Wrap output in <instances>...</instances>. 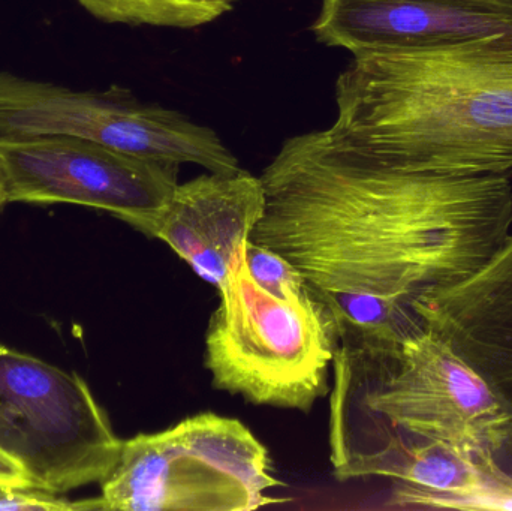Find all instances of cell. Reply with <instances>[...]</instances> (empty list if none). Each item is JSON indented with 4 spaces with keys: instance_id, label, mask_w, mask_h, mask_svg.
I'll list each match as a JSON object with an SVG mask.
<instances>
[{
    "instance_id": "1",
    "label": "cell",
    "mask_w": 512,
    "mask_h": 511,
    "mask_svg": "<svg viewBox=\"0 0 512 511\" xmlns=\"http://www.w3.org/2000/svg\"><path fill=\"white\" fill-rule=\"evenodd\" d=\"M251 242L288 260L322 300L375 297L402 320L433 288L469 278L511 236L507 174L408 173L285 140L261 176Z\"/></svg>"
},
{
    "instance_id": "2",
    "label": "cell",
    "mask_w": 512,
    "mask_h": 511,
    "mask_svg": "<svg viewBox=\"0 0 512 511\" xmlns=\"http://www.w3.org/2000/svg\"><path fill=\"white\" fill-rule=\"evenodd\" d=\"M334 98L330 126L288 140L408 173L512 170V38L354 54Z\"/></svg>"
},
{
    "instance_id": "3",
    "label": "cell",
    "mask_w": 512,
    "mask_h": 511,
    "mask_svg": "<svg viewBox=\"0 0 512 511\" xmlns=\"http://www.w3.org/2000/svg\"><path fill=\"white\" fill-rule=\"evenodd\" d=\"M206 335L213 387L254 405L307 413L328 393L339 345L330 306L304 284L283 294L265 290L249 272L245 246L218 288Z\"/></svg>"
},
{
    "instance_id": "4",
    "label": "cell",
    "mask_w": 512,
    "mask_h": 511,
    "mask_svg": "<svg viewBox=\"0 0 512 511\" xmlns=\"http://www.w3.org/2000/svg\"><path fill=\"white\" fill-rule=\"evenodd\" d=\"M264 444L239 420L204 413L123 440L99 510L251 511L277 503Z\"/></svg>"
},
{
    "instance_id": "5",
    "label": "cell",
    "mask_w": 512,
    "mask_h": 511,
    "mask_svg": "<svg viewBox=\"0 0 512 511\" xmlns=\"http://www.w3.org/2000/svg\"><path fill=\"white\" fill-rule=\"evenodd\" d=\"M122 446L80 375L0 344V455L36 491L101 485Z\"/></svg>"
},
{
    "instance_id": "6",
    "label": "cell",
    "mask_w": 512,
    "mask_h": 511,
    "mask_svg": "<svg viewBox=\"0 0 512 511\" xmlns=\"http://www.w3.org/2000/svg\"><path fill=\"white\" fill-rule=\"evenodd\" d=\"M72 137L129 155L200 165L209 173L240 170L218 132L173 108L141 102L131 90H74L0 72V141Z\"/></svg>"
},
{
    "instance_id": "7",
    "label": "cell",
    "mask_w": 512,
    "mask_h": 511,
    "mask_svg": "<svg viewBox=\"0 0 512 511\" xmlns=\"http://www.w3.org/2000/svg\"><path fill=\"white\" fill-rule=\"evenodd\" d=\"M0 164L8 203L93 207L147 236L179 185L177 162L140 158L81 138L0 141Z\"/></svg>"
},
{
    "instance_id": "8",
    "label": "cell",
    "mask_w": 512,
    "mask_h": 511,
    "mask_svg": "<svg viewBox=\"0 0 512 511\" xmlns=\"http://www.w3.org/2000/svg\"><path fill=\"white\" fill-rule=\"evenodd\" d=\"M312 32L352 56L512 38V0H322Z\"/></svg>"
},
{
    "instance_id": "9",
    "label": "cell",
    "mask_w": 512,
    "mask_h": 511,
    "mask_svg": "<svg viewBox=\"0 0 512 511\" xmlns=\"http://www.w3.org/2000/svg\"><path fill=\"white\" fill-rule=\"evenodd\" d=\"M408 315L447 342L512 417V234L478 272L427 291Z\"/></svg>"
},
{
    "instance_id": "10",
    "label": "cell",
    "mask_w": 512,
    "mask_h": 511,
    "mask_svg": "<svg viewBox=\"0 0 512 511\" xmlns=\"http://www.w3.org/2000/svg\"><path fill=\"white\" fill-rule=\"evenodd\" d=\"M265 209L261 177L207 173L177 185L150 237L167 243L203 281L219 288L233 272Z\"/></svg>"
},
{
    "instance_id": "11",
    "label": "cell",
    "mask_w": 512,
    "mask_h": 511,
    "mask_svg": "<svg viewBox=\"0 0 512 511\" xmlns=\"http://www.w3.org/2000/svg\"><path fill=\"white\" fill-rule=\"evenodd\" d=\"M98 20L128 26L195 29L218 20L234 0H77Z\"/></svg>"
},
{
    "instance_id": "12",
    "label": "cell",
    "mask_w": 512,
    "mask_h": 511,
    "mask_svg": "<svg viewBox=\"0 0 512 511\" xmlns=\"http://www.w3.org/2000/svg\"><path fill=\"white\" fill-rule=\"evenodd\" d=\"M245 260L255 281L271 293L283 294L285 285L306 282L301 273L282 255L262 248L251 240L245 243Z\"/></svg>"
},
{
    "instance_id": "13",
    "label": "cell",
    "mask_w": 512,
    "mask_h": 511,
    "mask_svg": "<svg viewBox=\"0 0 512 511\" xmlns=\"http://www.w3.org/2000/svg\"><path fill=\"white\" fill-rule=\"evenodd\" d=\"M477 465L499 492L512 497V419L493 434Z\"/></svg>"
},
{
    "instance_id": "14",
    "label": "cell",
    "mask_w": 512,
    "mask_h": 511,
    "mask_svg": "<svg viewBox=\"0 0 512 511\" xmlns=\"http://www.w3.org/2000/svg\"><path fill=\"white\" fill-rule=\"evenodd\" d=\"M0 486L11 489H35L26 474L3 455H0Z\"/></svg>"
},
{
    "instance_id": "15",
    "label": "cell",
    "mask_w": 512,
    "mask_h": 511,
    "mask_svg": "<svg viewBox=\"0 0 512 511\" xmlns=\"http://www.w3.org/2000/svg\"><path fill=\"white\" fill-rule=\"evenodd\" d=\"M8 204V197H6L5 177H3L2 164H0V210Z\"/></svg>"
},
{
    "instance_id": "16",
    "label": "cell",
    "mask_w": 512,
    "mask_h": 511,
    "mask_svg": "<svg viewBox=\"0 0 512 511\" xmlns=\"http://www.w3.org/2000/svg\"><path fill=\"white\" fill-rule=\"evenodd\" d=\"M14 491V489L6 488V486H0V498L5 497L9 492Z\"/></svg>"
}]
</instances>
